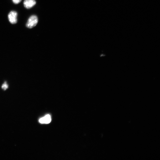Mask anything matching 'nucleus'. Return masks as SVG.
Segmentation results:
<instances>
[{
  "label": "nucleus",
  "mask_w": 160,
  "mask_h": 160,
  "mask_svg": "<svg viewBox=\"0 0 160 160\" xmlns=\"http://www.w3.org/2000/svg\"><path fill=\"white\" fill-rule=\"evenodd\" d=\"M17 13L15 11H11L9 13L8 15V18L11 23L15 24L17 23Z\"/></svg>",
  "instance_id": "obj_2"
},
{
  "label": "nucleus",
  "mask_w": 160,
  "mask_h": 160,
  "mask_svg": "<svg viewBox=\"0 0 160 160\" xmlns=\"http://www.w3.org/2000/svg\"><path fill=\"white\" fill-rule=\"evenodd\" d=\"M38 22V19L37 16L32 15L28 18L26 25L27 27L31 28L35 27Z\"/></svg>",
  "instance_id": "obj_1"
},
{
  "label": "nucleus",
  "mask_w": 160,
  "mask_h": 160,
  "mask_svg": "<svg viewBox=\"0 0 160 160\" xmlns=\"http://www.w3.org/2000/svg\"><path fill=\"white\" fill-rule=\"evenodd\" d=\"M36 4L35 0H25L23 2L24 7L27 9H30L33 7Z\"/></svg>",
  "instance_id": "obj_4"
},
{
  "label": "nucleus",
  "mask_w": 160,
  "mask_h": 160,
  "mask_svg": "<svg viewBox=\"0 0 160 160\" xmlns=\"http://www.w3.org/2000/svg\"><path fill=\"white\" fill-rule=\"evenodd\" d=\"M13 3L15 4H18L20 3L21 0H12Z\"/></svg>",
  "instance_id": "obj_6"
},
{
  "label": "nucleus",
  "mask_w": 160,
  "mask_h": 160,
  "mask_svg": "<svg viewBox=\"0 0 160 160\" xmlns=\"http://www.w3.org/2000/svg\"><path fill=\"white\" fill-rule=\"evenodd\" d=\"M8 85L6 82H5L2 85L1 88L4 90H6L8 88Z\"/></svg>",
  "instance_id": "obj_5"
},
{
  "label": "nucleus",
  "mask_w": 160,
  "mask_h": 160,
  "mask_svg": "<svg viewBox=\"0 0 160 160\" xmlns=\"http://www.w3.org/2000/svg\"><path fill=\"white\" fill-rule=\"evenodd\" d=\"M51 121V117L49 114L46 115L39 119V122L41 124H49Z\"/></svg>",
  "instance_id": "obj_3"
}]
</instances>
